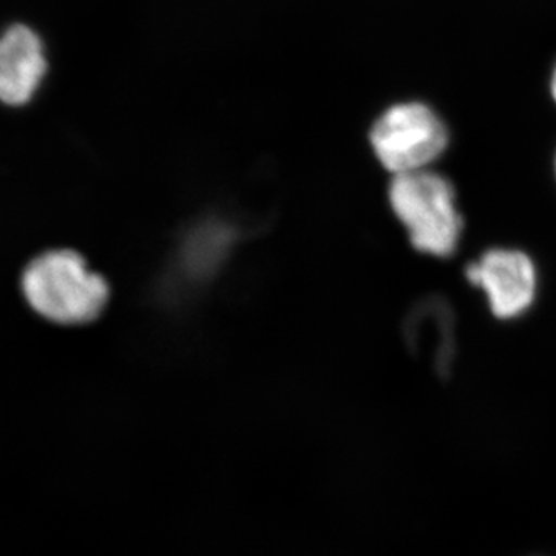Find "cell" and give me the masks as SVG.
I'll return each mask as SVG.
<instances>
[{
    "instance_id": "7a4b0ae2",
    "label": "cell",
    "mask_w": 556,
    "mask_h": 556,
    "mask_svg": "<svg viewBox=\"0 0 556 556\" xmlns=\"http://www.w3.org/2000/svg\"><path fill=\"white\" fill-rule=\"evenodd\" d=\"M391 208L407 229L413 248L447 258L455 254L463 232L452 182L430 170L394 175L388 189Z\"/></svg>"
},
{
    "instance_id": "6da1fadb",
    "label": "cell",
    "mask_w": 556,
    "mask_h": 556,
    "mask_svg": "<svg viewBox=\"0 0 556 556\" xmlns=\"http://www.w3.org/2000/svg\"><path fill=\"white\" fill-rule=\"evenodd\" d=\"M22 291L39 316L61 325L94 320L109 300L108 281L68 249L33 260L22 276Z\"/></svg>"
},
{
    "instance_id": "8992f818",
    "label": "cell",
    "mask_w": 556,
    "mask_h": 556,
    "mask_svg": "<svg viewBox=\"0 0 556 556\" xmlns=\"http://www.w3.org/2000/svg\"><path fill=\"white\" fill-rule=\"evenodd\" d=\"M551 90H552V97H554V100L556 102V68L554 72V76H552Z\"/></svg>"
},
{
    "instance_id": "277c9868",
    "label": "cell",
    "mask_w": 556,
    "mask_h": 556,
    "mask_svg": "<svg viewBox=\"0 0 556 556\" xmlns=\"http://www.w3.org/2000/svg\"><path fill=\"white\" fill-rule=\"evenodd\" d=\"M468 281L481 288L490 309L497 318L521 316L532 306L536 294V269L525 252L492 249L466 270Z\"/></svg>"
},
{
    "instance_id": "3957f363",
    "label": "cell",
    "mask_w": 556,
    "mask_h": 556,
    "mask_svg": "<svg viewBox=\"0 0 556 556\" xmlns=\"http://www.w3.org/2000/svg\"><path fill=\"white\" fill-rule=\"evenodd\" d=\"M376 159L394 175L427 170L444 153L448 134L437 113L420 102L393 105L369 135Z\"/></svg>"
},
{
    "instance_id": "5b68a950",
    "label": "cell",
    "mask_w": 556,
    "mask_h": 556,
    "mask_svg": "<svg viewBox=\"0 0 556 556\" xmlns=\"http://www.w3.org/2000/svg\"><path fill=\"white\" fill-rule=\"evenodd\" d=\"M47 72L40 39L25 25H14L0 47V94L5 104L24 105L38 90Z\"/></svg>"
}]
</instances>
